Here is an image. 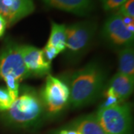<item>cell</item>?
Instances as JSON below:
<instances>
[{
  "mask_svg": "<svg viewBox=\"0 0 134 134\" xmlns=\"http://www.w3.org/2000/svg\"><path fill=\"white\" fill-rule=\"evenodd\" d=\"M106 77L104 67L92 61L62 78L69 89L71 107L78 109L97 100L106 85Z\"/></svg>",
  "mask_w": 134,
  "mask_h": 134,
  "instance_id": "1",
  "label": "cell"
},
{
  "mask_svg": "<svg viewBox=\"0 0 134 134\" xmlns=\"http://www.w3.org/2000/svg\"><path fill=\"white\" fill-rule=\"evenodd\" d=\"M6 126L19 130H35L46 120L40 92L31 86H19V94L11 107L2 113Z\"/></svg>",
  "mask_w": 134,
  "mask_h": 134,
  "instance_id": "2",
  "label": "cell"
},
{
  "mask_svg": "<svg viewBox=\"0 0 134 134\" xmlns=\"http://www.w3.org/2000/svg\"><path fill=\"white\" fill-rule=\"evenodd\" d=\"M21 46L9 40L0 49V80L5 81L14 100L19 94L20 82L29 77L22 58Z\"/></svg>",
  "mask_w": 134,
  "mask_h": 134,
  "instance_id": "3",
  "label": "cell"
},
{
  "mask_svg": "<svg viewBox=\"0 0 134 134\" xmlns=\"http://www.w3.org/2000/svg\"><path fill=\"white\" fill-rule=\"evenodd\" d=\"M97 31L95 21L85 20L66 27V48L63 54L70 62L77 61L89 49Z\"/></svg>",
  "mask_w": 134,
  "mask_h": 134,
  "instance_id": "4",
  "label": "cell"
},
{
  "mask_svg": "<svg viewBox=\"0 0 134 134\" xmlns=\"http://www.w3.org/2000/svg\"><path fill=\"white\" fill-rule=\"evenodd\" d=\"M96 119L107 134H132L133 121L131 106L128 103L100 106Z\"/></svg>",
  "mask_w": 134,
  "mask_h": 134,
  "instance_id": "5",
  "label": "cell"
},
{
  "mask_svg": "<svg viewBox=\"0 0 134 134\" xmlns=\"http://www.w3.org/2000/svg\"><path fill=\"white\" fill-rule=\"evenodd\" d=\"M47 119H53L62 114L69 105L70 92L66 83L61 78L48 75L40 91Z\"/></svg>",
  "mask_w": 134,
  "mask_h": 134,
  "instance_id": "6",
  "label": "cell"
},
{
  "mask_svg": "<svg viewBox=\"0 0 134 134\" xmlns=\"http://www.w3.org/2000/svg\"><path fill=\"white\" fill-rule=\"evenodd\" d=\"M100 37L108 46L119 51L133 47L134 33L130 31L125 19L118 13L110 15L106 19L100 31Z\"/></svg>",
  "mask_w": 134,
  "mask_h": 134,
  "instance_id": "7",
  "label": "cell"
},
{
  "mask_svg": "<svg viewBox=\"0 0 134 134\" xmlns=\"http://www.w3.org/2000/svg\"><path fill=\"white\" fill-rule=\"evenodd\" d=\"M134 78L117 72L104 86L103 93L106 101L101 106H109L122 103L133 93Z\"/></svg>",
  "mask_w": 134,
  "mask_h": 134,
  "instance_id": "8",
  "label": "cell"
},
{
  "mask_svg": "<svg viewBox=\"0 0 134 134\" xmlns=\"http://www.w3.org/2000/svg\"><path fill=\"white\" fill-rule=\"evenodd\" d=\"M21 53L29 77H43L49 75L52 63L46 59L43 49H40L33 46L22 45Z\"/></svg>",
  "mask_w": 134,
  "mask_h": 134,
  "instance_id": "9",
  "label": "cell"
},
{
  "mask_svg": "<svg viewBox=\"0 0 134 134\" xmlns=\"http://www.w3.org/2000/svg\"><path fill=\"white\" fill-rule=\"evenodd\" d=\"M34 9L33 0H0V16L8 25H13L31 14Z\"/></svg>",
  "mask_w": 134,
  "mask_h": 134,
  "instance_id": "10",
  "label": "cell"
},
{
  "mask_svg": "<svg viewBox=\"0 0 134 134\" xmlns=\"http://www.w3.org/2000/svg\"><path fill=\"white\" fill-rule=\"evenodd\" d=\"M48 7L77 16H86L94 8L93 0H41Z\"/></svg>",
  "mask_w": 134,
  "mask_h": 134,
  "instance_id": "11",
  "label": "cell"
},
{
  "mask_svg": "<svg viewBox=\"0 0 134 134\" xmlns=\"http://www.w3.org/2000/svg\"><path fill=\"white\" fill-rule=\"evenodd\" d=\"M65 126L75 130L78 134H107L98 123L96 114L80 116Z\"/></svg>",
  "mask_w": 134,
  "mask_h": 134,
  "instance_id": "12",
  "label": "cell"
},
{
  "mask_svg": "<svg viewBox=\"0 0 134 134\" xmlns=\"http://www.w3.org/2000/svg\"><path fill=\"white\" fill-rule=\"evenodd\" d=\"M66 26L63 24H58L52 22L51 33L45 47L53 48L59 54L63 52L66 48Z\"/></svg>",
  "mask_w": 134,
  "mask_h": 134,
  "instance_id": "13",
  "label": "cell"
},
{
  "mask_svg": "<svg viewBox=\"0 0 134 134\" xmlns=\"http://www.w3.org/2000/svg\"><path fill=\"white\" fill-rule=\"evenodd\" d=\"M119 72L134 78V50L133 47L124 48L119 51Z\"/></svg>",
  "mask_w": 134,
  "mask_h": 134,
  "instance_id": "14",
  "label": "cell"
},
{
  "mask_svg": "<svg viewBox=\"0 0 134 134\" xmlns=\"http://www.w3.org/2000/svg\"><path fill=\"white\" fill-rule=\"evenodd\" d=\"M14 99L7 87H0V112L4 113L11 107Z\"/></svg>",
  "mask_w": 134,
  "mask_h": 134,
  "instance_id": "15",
  "label": "cell"
},
{
  "mask_svg": "<svg viewBox=\"0 0 134 134\" xmlns=\"http://www.w3.org/2000/svg\"><path fill=\"white\" fill-rule=\"evenodd\" d=\"M118 14L123 17L134 18V0H127L119 8Z\"/></svg>",
  "mask_w": 134,
  "mask_h": 134,
  "instance_id": "16",
  "label": "cell"
},
{
  "mask_svg": "<svg viewBox=\"0 0 134 134\" xmlns=\"http://www.w3.org/2000/svg\"><path fill=\"white\" fill-rule=\"evenodd\" d=\"M106 11H111L119 8L127 0H99Z\"/></svg>",
  "mask_w": 134,
  "mask_h": 134,
  "instance_id": "17",
  "label": "cell"
},
{
  "mask_svg": "<svg viewBox=\"0 0 134 134\" xmlns=\"http://www.w3.org/2000/svg\"><path fill=\"white\" fill-rule=\"evenodd\" d=\"M51 134H78V133L75 130L69 128L66 126H64V127H63L61 129L53 130Z\"/></svg>",
  "mask_w": 134,
  "mask_h": 134,
  "instance_id": "18",
  "label": "cell"
},
{
  "mask_svg": "<svg viewBox=\"0 0 134 134\" xmlns=\"http://www.w3.org/2000/svg\"><path fill=\"white\" fill-rule=\"evenodd\" d=\"M7 23L1 16H0V37H2L5 32V30L7 28Z\"/></svg>",
  "mask_w": 134,
  "mask_h": 134,
  "instance_id": "19",
  "label": "cell"
}]
</instances>
